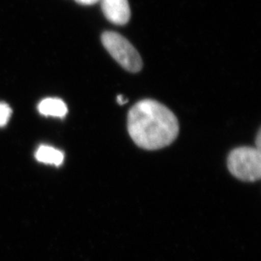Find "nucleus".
Masks as SVG:
<instances>
[{"label": "nucleus", "mask_w": 261, "mask_h": 261, "mask_svg": "<svg viewBox=\"0 0 261 261\" xmlns=\"http://www.w3.org/2000/svg\"><path fill=\"white\" fill-rule=\"evenodd\" d=\"M127 99L123 96V95H118L117 96V103H119V105H124V103H127Z\"/></svg>", "instance_id": "1a4fd4ad"}, {"label": "nucleus", "mask_w": 261, "mask_h": 261, "mask_svg": "<svg viewBox=\"0 0 261 261\" xmlns=\"http://www.w3.org/2000/svg\"><path fill=\"white\" fill-rule=\"evenodd\" d=\"M128 132L138 146L143 149L158 150L175 140L179 124L174 113L166 106L145 99L130 109Z\"/></svg>", "instance_id": "f257e3e1"}, {"label": "nucleus", "mask_w": 261, "mask_h": 261, "mask_svg": "<svg viewBox=\"0 0 261 261\" xmlns=\"http://www.w3.org/2000/svg\"><path fill=\"white\" fill-rule=\"evenodd\" d=\"M227 167L234 176L243 181L253 182L260 178V150L239 147L233 150L227 159Z\"/></svg>", "instance_id": "f03ea898"}, {"label": "nucleus", "mask_w": 261, "mask_h": 261, "mask_svg": "<svg viewBox=\"0 0 261 261\" xmlns=\"http://www.w3.org/2000/svg\"><path fill=\"white\" fill-rule=\"evenodd\" d=\"M12 114V110L6 103H0V127H4L8 121Z\"/></svg>", "instance_id": "0eeeda50"}, {"label": "nucleus", "mask_w": 261, "mask_h": 261, "mask_svg": "<svg viewBox=\"0 0 261 261\" xmlns=\"http://www.w3.org/2000/svg\"><path fill=\"white\" fill-rule=\"evenodd\" d=\"M38 111L45 116L63 118L68 112V109L62 100L57 98H47L39 103Z\"/></svg>", "instance_id": "39448f33"}, {"label": "nucleus", "mask_w": 261, "mask_h": 261, "mask_svg": "<svg viewBox=\"0 0 261 261\" xmlns=\"http://www.w3.org/2000/svg\"><path fill=\"white\" fill-rule=\"evenodd\" d=\"M103 15L114 24L123 25L130 18V5L128 0H100Z\"/></svg>", "instance_id": "20e7f679"}, {"label": "nucleus", "mask_w": 261, "mask_h": 261, "mask_svg": "<svg viewBox=\"0 0 261 261\" xmlns=\"http://www.w3.org/2000/svg\"><path fill=\"white\" fill-rule=\"evenodd\" d=\"M35 157L40 163L54 165L56 167L61 166L64 162V154L62 151L47 145L40 146L36 151Z\"/></svg>", "instance_id": "423d86ee"}, {"label": "nucleus", "mask_w": 261, "mask_h": 261, "mask_svg": "<svg viewBox=\"0 0 261 261\" xmlns=\"http://www.w3.org/2000/svg\"><path fill=\"white\" fill-rule=\"evenodd\" d=\"M103 47L124 69L137 73L142 68V60L130 42L116 32L108 31L102 35Z\"/></svg>", "instance_id": "7ed1b4c3"}, {"label": "nucleus", "mask_w": 261, "mask_h": 261, "mask_svg": "<svg viewBox=\"0 0 261 261\" xmlns=\"http://www.w3.org/2000/svg\"><path fill=\"white\" fill-rule=\"evenodd\" d=\"M75 1L83 5H93V4L100 2V0H75Z\"/></svg>", "instance_id": "6e6552de"}]
</instances>
